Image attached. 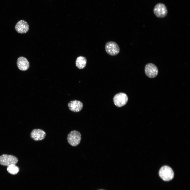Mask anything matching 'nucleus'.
Instances as JSON below:
<instances>
[{
  "label": "nucleus",
  "mask_w": 190,
  "mask_h": 190,
  "mask_svg": "<svg viewBox=\"0 0 190 190\" xmlns=\"http://www.w3.org/2000/svg\"><path fill=\"white\" fill-rule=\"evenodd\" d=\"M7 170L10 174L12 175H15L19 172V168L15 165L12 164L7 166Z\"/></svg>",
  "instance_id": "obj_13"
},
{
  "label": "nucleus",
  "mask_w": 190,
  "mask_h": 190,
  "mask_svg": "<svg viewBox=\"0 0 190 190\" xmlns=\"http://www.w3.org/2000/svg\"><path fill=\"white\" fill-rule=\"evenodd\" d=\"M18 161L17 158L13 155L3 154L0 156V164L3 166L16 165Z\"/></svg>",
  "instance_id": "obj_4"
},
{
  "label": "nucleus",
  "mask_w": 190,
  "mask_h": 190,
  "mask_svg": "<svg viewBox=\"0 0 190 190\" xmlns=\"http://www.w3.org/2000/svg\"><path fill=\"white\" fill-rule=\"evenodd\" d=\"M15 28L17 32L20 34H25L28 31L29 26L26 21L21 20L17 23L15 26Z\"/></svg>",
  "instance_id": "obj_8"
},
{
  "label": "nucleus",
  "mask_w": 190,
  "mask_h": 190,
  "mask_svg": "<svg viewBox=\"0 0 190 190\" xmlns=\"http://www.w3.org/2000/svg\"><path fill=\"white\" fill-rule=\"evenodd\" d=\"M69 109L74 112L80 111L83 108V104L79 101L74 100L70 101L68 104Z\"/></svg>",
  "instance_id": "obj_11"
},
{
  "label": "nucleus",
  "mask_w": 190,
  "mask_h": 190,
  "mask_svg": "<svg viewBox=\"0 0 190 190\" xmlns=\"http://www.w3.org/2000/svg\"><path fill=\"white\" fill-rule=\"evenodd\" d=\"M81 139L80 133L77 130L71 131L68 135L67 141L69 144L73 146L78 145L80 143Z\"/></svg>",
  "instance_id": "obj_2"
},
{
  "label": "nucleus",
  "mask_w": 190,
  "mask_h": 190,
  "mask_svg": "<svg viewBox=\"0 0 190 190\" xmlns=\"http://www.w3.org/2000/svg\"><path fill=\"white\" fill-rule=\"evenodd\" d=\"M153 12L157 17L163 18L166 16L168 13V11L166 6L164 4L160 3L155 5L153 9Z\"/></svg>",
  "instance_id": "obj_3"
},
{
  "label": "nucleus",
  "mask_w": 190,
  "mask_h": 190,
  "mask_svg": "<svg viewBox=\"0 0 190 190\" xmlns=\"http://www.w3.org/2000/svg\"><path fill=\"white\" fill-rule=\"evenodd\" d=\"M107 53L111 56H115L118 54L120 51V48L116 42L110 41L107 42L105 46Z\"/></svg>",
  "instance_id": "obj_5"
},
{
  "label": "nucleus",
  "mask_w": 190,
  "mask_h": 190,
  "mask_svg": "<svg viewBox=\"0 0 190 190\" xmlns=\"http://www.w3.org/2000/svg\"><path fill=\"white\" fill-rule=\"evenodd\" d=\"M46 136L45 132L40 129L33 130L30 133L31 138L35 141H38L43 140Z\"/></svg>",
  "instance_id": "obj_9"
},
{
  "label": "nucleus",
  "mask_w": 190,
  "mask_h": 190,
  "mask_svg": "<svg viewBox=\"0 0 190 190\" xmlns=\"http://www.w3.org/2000/svg\"><path fill=\"white\" fill-rule=\"evenodd\" d=\"M145 71L146 75L148 77L153 78L158 75V70L157 66L152 63H149L146 65Z\"/></svg>",
  "instance_id": "obj_7"
},
{
  "label": "nucleus",
  "mask_w": 190,
  "mask_h": 190,
  "mask_svg": "<svg viewBox=\"0 0 190 190\" xmlns=\"http://www.w3.org/2000/svg\"><path fill=\"white\" fill-rule=\"evenodd\" d=\"M17 64L18 68L22 71L28 70L30 66L28 61L26 58L23 56H20L17 59Z\"/></svg>",
  "instance_id": "obj_10"
},
{
  "label": "nucleus",
  "mask_w": 190,
  "mask_h": 190,
  "mask_svg": "<svg viewBox=\"0 0 190 190\" xmlns=\"http://www.w3.org/2000/svg\"><path fill=\"white\" fill-rule=\"evenodd\" d=\"M113 99L115 105L120 107L126 104L128 101V97L126 94L120 93L116 94L114 97Z\"/></svg>",
  "instance_id": "obj_6"
},
{
  "label": "nucleus",
  "mask_w": 190,
  "mask_h": 190,
  "mask_svg": "<svg viewBox=\"0 0 190 190\" xmlns=\"http://www.w3.org/2000/svg\"><path fill=\"white\" fill-rule=\"evenodd\" d=\"M159 174L160 177L164 180L169 181L172 179L174 176V172L170 167L165 165L160 169Z\"/></svg>",
  "instance_id": "obj_1"
},
{
  "label": "nucleus",
  "mask_w": 190,
  "mask_h": 190,
  "mask_svg": "<svg viewBox=\"0 0 190 190\" xmlns=\"http://www.w3.org/2000/svg\"><path fill=\"white\" fill-rule=\"evenodd\" d=\"M87 63V59L85 57L83 56L78 57L75 61V64L77 67L80 69L84 68L86 66Z\"/></svg>",
  "instance_id": "obj_12"
},
{
  "label": "nucleus",
  "mask_w": 190,
  "mask_h": 190,
  "mask_svg": "<svg viewBox=\"0 0 190 190\" xmlns=\"http://www.w3.org/2000/svg\"></svg>",
  "instance_id": "obj_14"
}]
</instances>
